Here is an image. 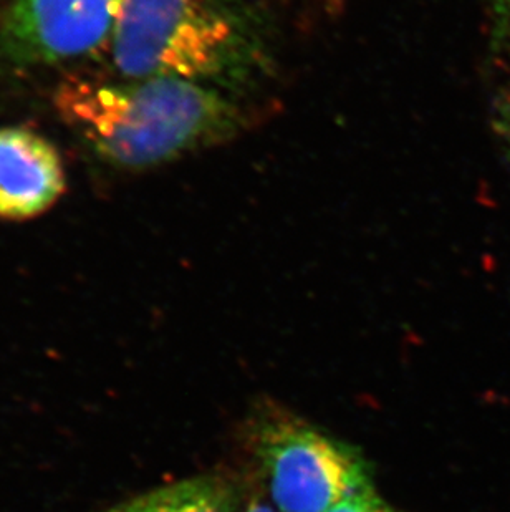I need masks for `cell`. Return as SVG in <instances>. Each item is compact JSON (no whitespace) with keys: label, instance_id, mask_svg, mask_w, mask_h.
Wrapping results in <instances>:
<instances>
[{"label":"cell","instance_id":"6da1fadb","mask_svg":"<svg viewBox=\"0 0 510 512\" xmlns=\"http://www.w3.org/2000/svg\"><path fill=\"white\" fill-rule=\"evenodd\" d=\"M52 102L60 120L97 155L128 170L217 145L246 123L237 97L178 78L125 83L68 78Z\"/></svg>","mask_w":510,"mask_h":512},{"label":"cell","instance_id":"7a4b0ae2","mask_svg":"<svg viewBox=\"0 0 510 512\" xmlns=\"http://www.w3.org/2000/svg\"><path fill=\"white\" fill-rule=\"evenodd\" d=\"M110 54L128 80L178 78L232 97L274 65L269 25L241 0H125Z\"/></svg>","mask_w":510,"mask_h":512},{"label":"cell","instance_id":"3957f363","mask_svg":"<svg viewBox=\"0 0 510 512\" xmlns=\"http://www.w3.org/2000/svg\"><path fill=\"white\" fill-rule=\"evenodd\" d=\"M255 451L280 512H327L373 488L358 451L302 421H267L257 431Z\"/></svg>","mask_w":510,"mask_h":512},{"label":"cell","instance_id":"277c9868","mask_svg":"<svg viewBox=\"0 0 510 512\" xmlns=\"http://www.w3.org/2000/svg\"><path fill=\"white\" fill-rule=\"evenodd\" d=\"M125 0H14L0 19V63L34 68L110 50Z\"/></svg>","mask_w":510,"mask_h":512},{"label":"cell","instance_id":"5b68a950","mask_svg":"<svg viewBox=\"0 0 510 512\" xmlns=\"http://www.w3.org/2000/svg\"><path fill=\"white\" fill-rule=\"evenodd\" d=\"M63 189L62 160L52 143L24 128H0V218H35Z\"/></svg>","mask_w":510,"mask_h":512},{"label":"cell","instance_id":"8992f818","mask_svg":"<svg viewBox=\"0 0 510 512\" xmlns=\"http://www.w3.org/2000/svg\"><path fill=\"white\" fill-rule=\"evenodd\" d=\"M120 512H234V501L219 479L196 478L151 491Z\"/></svg>","mask_w":510,"mask_h":512},{"label":"cell","instance_id":"52a82bcc","mask_svg":"<svg viewBox=\"0 0 510 512\" xmlns=\"http://www.w3.org/2000/svg\"><path fill=\"white\" fill-rule=\"evenodd\" d=\"M327 512H400L391 508L385 499H381L375 488L358 491L343 498L340 503L335 504Z\"/></svg>","mask_w":510,"mask_h":512},{"label":"cell","instance_id":"ba28073f","mask_svg":"<svg viewBox=\"0 0 510 512\" xmlns=\"http://www.w3.org/2000/svg\"><path fill=\"white\" fill-rule=\"evenodd\" d=\"M494 4L499 37L510 44V0H494Z\"/></svg>","mask_w":510,"mask_h":512},{"label":"cell","instance_id":"9c48e42d","mask_svg":"<svg viewBox=\"0 0 510 512\" xmlns=\"http://www.w3.org/2000/svg\"><path fill=\"white\" fill-rule=\"evenodd\" d=\"M496 128L501 135L502 145H504L510 165V102L504 103L501 110L497 112Z\"/></svg>","mask_w":510,"mask_h":512},{"label":"cell","instance_id":"30bf717a","mask_svg":"<svg viewBox=\"0 0 510 512\" xmlns=\"http://www.w3.org/2000/svg\"><path fill=\"white\" fill-rule=\"evenodd\" d=\"M246 512H280L279 509L275 508L274 504H267L260 499H254L249 506H247Z\"/></svg>","mask_w":510,"mask_h":512}]
</instances>
